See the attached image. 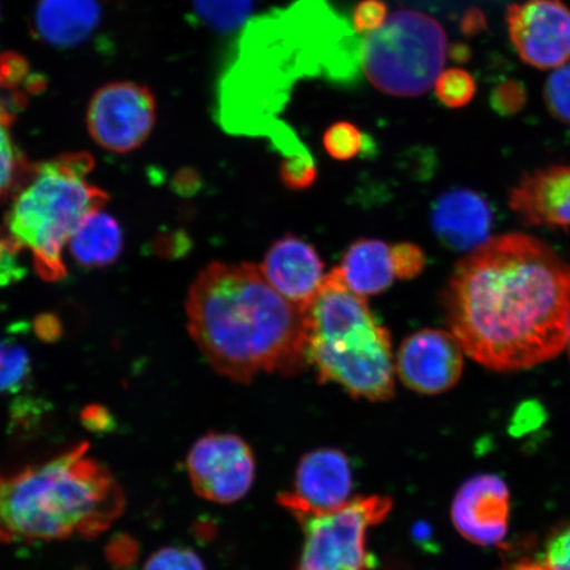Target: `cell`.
Masks as SVG:
<instances>
[{"label":"cell","instance_id":"32","mask_svg":"<svg viewBox=\"0 0 570 570\" xmlns=\"http://www.w3.org/2000/svg\"><path fill=\"white\" fill-rule=\"evenodd\" d=\"M525 90L522 85H519L515 81H508L499 85V87L493 92V106L498 112L503 114V116H509V114H515L525 104Z\"/></svg>","mask_w":570,"mask_h":570},{"label":"cell","instance_id":"2","mask_svg":"<svg viewBox=\"0 0 570 570\" xmlns=\"http://www.w3.org/2000/svg\"><path fill=\"white\" fill-rule=\"evenodd\" d=\"M361 47L326 0H297L256 19L220 82V125L232 134L268 138L285 158L309 155L279 119L292 87L326 71L333 80L351 78Z\"/></svg>","mask_w":570,"mask_h":570},{"label":"cell","instance_id":"11","mask_svg":"<svg viewBox=\"0 0 570 570\" xmlns=\"http://www.w3.org/2000/svg\"><path fill=\"white\" fill-rule=\"evenodd\" d=\"M509 36L522 59L538 69L570 61V9L562 0H525L508 9Z\"/></svg>","mask_w":570,"mask_h":570},{"label":"cell","instance_id":"34","mask_svg":"<svg viewBox=\"0 0 570 570\" xmlns=\"http://www.w3.org/2000/svg\"><path fill=\"white\" fill-rule=\"evenodd\" d=\"M107 556L114 566L128 568L138 559V546L127 537H119L107 548Z\"/></svg>","mask_w":570,"mask_h":570},{"label":"cell","instance_id":"38","mask_svg":"<svg viewBox=\"0 0 570 570\" xmlns=\"http://www.w3.org/2000/svg\"><path fill=\"white\" fill-rule=\"evenodd\" d=\"M564 351H567L568 353V358L570 361V321H569V326H568V334H567V344H566V348Z\"/></svg>","mask_w":570,"mask_h":570},{"label":"cell","instance_id":"29","mask_svg":"<svg viewBox=\"0 0 570 570\" xmlns=\"http://www.w3.org/2000/svg\"><path fill=\"white\" fill-rule=\"evenodd\" d=\"M392 265L396 279L411 281L422 275L425 267L423 249L410 242H401L391 246Z\"/></svg>","mask_w":570,"mask_h":570},{"label":"cell","instance_id":"22","mask_svg":"<svg viewBox=\"0 0 570 570\" xmlns=\"http://www.w3.org/2000/svg\"><path fill=\"white\" fill-rule=\"evenodd\" d=\"M31 370V356L27 348L17 341L0 337V395L23 387Z\"/></svg>","mask_w":570,"mask_h":570},{"label":"cell","instance_id":"3","mask_svg":"<svg viewBox=\"0 0 570 570\" xmlns=\"http://www.w3.org/2000/svg\"><path fill=\"white\" fill-rule=\"evenodd\" d=\"M185 309L199 352L233 382L296 375L308 361L306 312L277 294L254 265L212 263L191 283Z\"/></svg>","mask_w":570,"mask_h":570},{"label":"cell","instance_id":"28","mask_svg":"<svg viewBox=\"0 0 570 570\" xmlns=\"http://www.w3.org/2000/svg\"><path fill=\"white\" fill-rule=\"evenodd\" d=\"M281 180L291 190L308 189L317 178V167L312 155L291 156L281 164Z\"/></svg>","mask_w":570,"mask_h":570},{"label":"cell","instance_id":"8","mask_svg":"<svg viewBox=\"0 0 570 570\" xmlns=\"http://www.w3.org/2000/svg\"><path fill=\"white\" fill-rule=\"evenodd\" d=\"M391 509L389 497H358L330 514L295 517L304 533L297 570H366L367 532Z\"/></svg>","mask_w":570,"mask_h":570},{"label":"cell","instance_id":"21","mask_svg":"<svg viewBox=\"0 0 570 570\" xmlns=\"http://www.w3.org/2000/svg\"><path fill=\"white\" fill-rule=\"evenodd\" d=\"M195 10L204 23L217 32H232L245 23L254 0H194Z\"/></svg>","mask_w":570,"mask_h":570},{"label":"cell","instance_id":"13","mask_svg":"<svg viewBox=\"0 0 570 570\" xmlns=\"http://www.w3.org/2000/svg\"><path fill=\"white\" fill-rule=\"evenodd\" d=\"M463 348L449 331L422 330L403 341L395 358L396 376L423 395L452 390L463 373Z\"/></svg>","mask_w":570,"mask_h":570},{"label":"cell","instance_id":"26","mask_svg":"<svg viewBox=\"0 0 570 570\" xmlns=\"http://www.w3.org/2000/svg\"><path fill=\"white\" fill-rule=\"evenodd\" d=\"M544 98L552 116L570 126V63L556 69L548 78Z\"/></svg>","mask_w":570,"mask_h":570},{"label":"cell","instance_id":"31","mask_svg":"<svg viewBox=\"0 0 570 570\" xmlns=\"http://www.w3.org/2000/svg\"><path fill=\"white\" fill-rule=\"evenodd\" d=\"M387 19V6L382 0H363L355 7L353 16L354 31L370 33L381 28Z\"/></svg>","mask_w":570,"mask_h":570},{"label":"cell","instance_id":"5","mask_svg":"<svg viewBox=\"0 0 570 570\" xmlns=\"http://www.w3.org/2000/svg\"><path fill=\"white\" fill-rule=\"evenodd\" d=\"M92 168L95 161L85 153L40 163L28 169L24 187L11 206L7 216L10 240L32 252L42 279L56 282L66 276L62 247L82 220L107 202L105 191L88 181Z\"/></svg>","mask_w":570,"mask_h":570},{"label":"cell","instance_id":"16","mask_svg":"<svg viewBox=\"0 0 570 570\" xmlns=\"http://www.w3.org/2000/svg\"><path fill=\"white\" fill-rule=\"evenodd\" d=\"M432 227L446 248L468 254L491 238L493 210L479 191L455 188L434 202Z\"/></svg>","mask_w":570,"mask_h":570},{"label":"cell","instance_id":"30","mask_svg":"<svg viewBox=\"0 0 570 570\" xmlns=\"http://www.w3.org/2000/svg\"><path fill=\"white\" fill-rule=\"evenodd\" d=\"M544 567L548 570H570V523L561 525L548 539Z\"/></svg>","mask_w":570,"mask_h":570},{"label":"cell","instance_id":"18","mask_svg":"<svg viewBox=\"0 0 570 570\" xmlns=\"http://www.w3.org/2000/svg\"><path fill=\"white\" fill-rule=\"evenodd\" d=\"M99 20L98 0H40L35 10L33 28L48 45L69 48L87 40Z\"/></svg>","mask_w":570,"mask_h":570},{"label":"cell","instance_id":"9","mask_svg":"<svg viewBox=\"0 0 570 570\" xmlns=\"http://www.w3.org/2000/svg\"><path fill=\"white\" fill-rule=\"evenodd\" d=\"M187 469L199 498L230 504L252 489L256 463L252 448L238 434L210 432L191 446Z\"/></svg>","mask_w":570,"mask_h":570},{"label":"cell","instance_id":"36","mask_svg":"<svg viewBox=\"0 0 570 570\" xmlns=\"http://www.w3.org/2000/svg\"><path fill=\"white\" fill-rule=\"evenodd\" d=\"M36 336L45 342H56L62 337L63 327L59 317L53 313H42L33 321Z\"/></svg>","mask_w":570,"mask_h":570},{"label":"cell","instance_id":"27","mask_svg":"<svg viewBox=\"0 0 570 570\" xmlns=\"http://www.w3.org/2000/svg\"><path fill=\"white\" fill-rule=\"evenodd\" d=\"M141 570H206L202 558L188 548L167 547L155 552Z\"/></svg>","mask_w":570,"mask_h":570},{"label":"cell","instance_id":"19","mask_svg":"<svg viewBox=\"0 0 570 570\" xmlns=\"http://www.w3.org/2000/svg\"><path fill=\"white\" fill-rule=\"evenodd\" d=\"M337 268L346 287L365 298L382 294L396 279L391 246L381 239L355 240Z\"/></svg>","mask_w":570,"mask_h":570},{"label":"cell","instance_id":"33","mask_svg":"<svg viewBox=\"0 0 570 570\" xmlns=\"http://www.w3.org/2000/svg\"><path fill=\"white\" fill-rule=\"evenodd\" d=\"M24 73L26 68L20 59L9 57V60L0 61V91H2L4 87H11V85L20 80L21 76ZM0 118L12 120L11 112L3 104L2 95H0Z\"/></svg>","mask_w":570,"mask_h":570},{"label":"cell","instance_id":"23","mask_svg":"<svg viewBox=\"0 0 570 570\" xmlns=\"http://www.w3.org/2000/svg\"><path fill=\"white\" fill-rule=\"evenodd\" d=\"M434 90L441 102L453 109L466 106L475 96V80L469 71L461 68H452L441 71Z\"/></svg>","mask_w":570,"mask_h":570},{"label":"cell","instance_id":"14","mask_svg":"<svg viewBox=\"0 0 570 570\" xmlns=\"http://www.w3.org/2000/svg\"><path fill=\"white\" fill-rule=\"evenodd\" d=\"M510 491L501 476H472L459 489L452 520L463 538L481 547L501 546L508 537Z\"/></svg>","mask_w":570,"mask_h":570},{"label":"cell","instance_id":"20","mask_svg":"<svg viewBox=\"0 0 570 570\" xmlns=\"http://www.w3.org/2000/svg\"><path fill=\"white\" fill-rule=\"evenodd\" d=\"M69 242L70 254L78 265L101 268L116 263L122 254L124 232L110 214L97 210L82 220Z\"/></svg>","mask_w":570,"mask_h":570},{"label":"cell","instance_id":"1","mask_svg":"<svg viewBox=\"0 0 570 570\" xmlns=\"http://www.w3.org/2000/svg\"><path fill=\"white\" fill-rule=\"evenodd\" d=\"M443 308L470 358L499 373L531 368L564 352L570 266L531 235H498L454 267Z\"/></svg>","mask_w":570,"mask_h":570},{"label":"cell","instance_id":"25","mask_svg":"<svg viewBox=\"0 0 570 570\" xmlns=\"http://www.w3.org/2000/svg\"><path fill=\"white\" fill-rule=\"evenodd\" d=\"M360 128L351 122L334 124L324 134V147L331 158L346 161L355 158L362 148Z\"/></svg>","mask_w":570,"mask_h":570},{"label":"cell","instance_id":"15","mask_svg":"<svg viewBox=\"0 0 570 570\" xmlns=\"http://www.w3.org/2000/svg\"><path fill=\"white\" fill-rule=\"evenodd\" d=\"M258 268L277 294L304 311L318 294L326 276L317 249L294 234L276 239Z\"/></svg>","mask_w":570,"mask_h":570},{"label":"cell","instance_id":"6","mask_svg":"<svg viewBox=\"0 0 570 570\" xmlns=\"http://www.w3.org/2000/svg\"><path fill=\"white\" fill-rule=\"evenodd\" d=\"M446 53V35L438 20L399 10L362 40L361 62L376 89L395 97H417L436 82Z\"/></svg>","mask_w":570,"mask_h":570},{"label":"cell","instance_id":"24","mask_svg":"<svg viewBox=\"0 0 570 570\" xmlns=\"http://www.w3.org/2000/svg\"><path fill=\"white\" fill-rule=\"evenodd\" d=\"M12 120L0 118V197L28 173V167L10 134Z\"/></svg>","mask_w":570,"mask_h":570},{"label":"cell","instance_id":"37","mask_svg":"<svg viewBox=\"0 0 570 570\" xmlns=\"http://www.w3.org/2000/svg\"><path fill=\"white\" fill-rule=\"evenodd\" d=\"M509 570H548L544 564H534V562H522V564L515 566Z\"/></svg>","mask_w":570,"mask_h":570},{"label":"cell","instance_id":"7","mask_svg":"<svg viewBox=\"0 0 570 570\" xmlns=\"http://www.w3.org/2000/svg\"><path fill=\"white\" fill-rule=\"evenodd\" d=\"M306 355L320 383H336L354 399L389 402L395 396V358L390 332L374 315L308 336Z\"/></svg>","mask_w":570,"mask_h":570},{"label":"cell","instance_id":"12","mask_svg":"<svg viewBox=\"0 0 570 570\" xmlns=\"http://www.w3.org/2000/svg\"><path fill=\"white\" fill-rule=\"evenodd\" d=\"M352 463L334 448H320L297 463L294 489L277 497L292 515H320L337 511L352 501Z\"/></svg>","mask_w":570,"mask_h":570},{"label":"cell","instance_id":"17","mask_svg":"<svg viewBox=\"0 0 570 570\" xmlns=\"http://www.w3.org/2000/svg\"><path fill=\"white\" fill-rule=\"evenodd\" d=\"M510 206L524 223L570 229V166L558 164L520 178Z\"/></svg>","mask_w":570,"mask_h":570},{"label":"cell","instance_id":"35","mask_svg":"<svg viewBox=\"0 0 570 570\" xmlns=\"http://www.w3.org/2000/svg\"><path fill=\"white\" fill-rule=\"evenodd\" d=\"M81 420L85 428L97 433L112 431L116 426L111 413L98 404L88 405L82 412Z\"/></svg>","mask_w":570,"mask_h":570},{"label":"cell","instance_id":"4","mask_svg":"<svg viewBox=\"0 0 570 570\" xmlns=\"http://www.w3.org/2000/svg\"><path fill=\"white\" fill-rule=\"evenodd\" d=\"M89 445L0 475V541L45 543L96 538L124 514L126 498L109 468Z\"/></svg>","mask_w":570,"mask_h":570},{"label":"cell","instance_id":"10","mask_svg":"<svg viewBox=\"0 0 570 570\" xmlns=\"http://www.w3.org/2000/svg\"><path fill=\"white\" fill-rule=\"evenodd\" d=\"M156 102L153 92L141 85L114 82L91 98L87 124L91 138L107 151H134L153 132Z\"/></svg>","mask_w":570,"mask_h":570}]
</instances>
